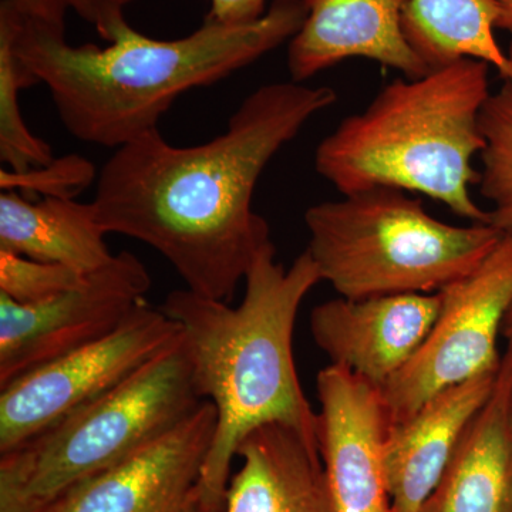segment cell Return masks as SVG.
<instances>
[{"label": "cell", "instance_id": "1", "mask_svg": "<svg viewBox=\"0 0 512 512\" xmlns=\"http://www.w3.org/2000/svg\"><path fill=\"white\" fill-rule=\"evenodd\" d=\"M338 100L330 87L265 84L229 117L227 131L177 147L158 128L116 148L101 167L93 205L106 234L156 249L188 291L229 303L271 228L252 210L276 154Z\"/></svg>", "mask_w": 512, "mask_h": 512}, {"label": "cell", "instance_id": "2", "mask_svg": "<svg viewBox=\"0 0 512 512\" xmlns=\"http://www.w3.org/2000/svg\"><path fill=\"white\" fill-rule=\"evenodd\" d=\"M306 15L302 0H274L247 25L205 19L200 29L175 40L151 39L130 26L99 47L72 46L66 35L19 12L13 46L46 84L74 138L119 148L156 130L181 94L220 83L289 42Z\"/></svg>", "mask_w": 512, "mask_h": 512}, {"label": "cell", "instance_id": "3", "mask_svg": "<svg viewBox=\"0 0 512 512\" xmlns=\"http://www.w3.org/2000/svg\"><path fill=\"white\" fill-rule=\"evenodd\" d=\"M275 255L274 242L259 252L235 308L188 289L171 292L160 306L183 329L198 396L217 409L202 468L204 504L224 507L239 444L258 427L284 424L318 446V413L296 372L293 329L302 302L322 278L308 249L289 269Z\"/></svg>", "mask_w": 512, "mask_h": 512}, {"label": "cell", "instance_id": "4", "mask_svg": "<svg viewBox=\"0 0 512 512\" xmlns=\"http://www.w3.org/2000/svg\"><path fill=\"white\" fill-rule=\"evenodd\" d=\"M490 64L463 59L394 80L320 141L315 170L342 195L376 187L419 192L458 217L490 224L471 197Z\"/></svg>", "mask_w": 512, "mask_h": 512}, {"label": "cell", "instance_id": "5", "mask_svg": "<svg viewBox=\"0 0 512 512\" xmlns=\"http://www.w3.org/2000/svg\"><path fill=\"white\" fill-rule=\"evenodd\" d=\"M308 252L343 298L436 293L477 268L504 232L447 224L399 188L376 187L305 212Z\"/></svg>", "mask_w": 512, "mask_h": 512}, {"label": "cell", "instance_id": "6", "mask_svg": "<svg viewBox=\"0 0 512 512\" xmlns=\"http://www.w3.org/2000/svg\"><path fill=\"white\" fill-rule=\"evenodd\" d=\"M204 400L183 336L113 390L0 454V512H43L191 416Z\"/></svg>", "mask_w": 512, "mask_h": 512}, {"label": "cell", "instance_id": "7", "mask_svg": "<svg viewBox=\"0 0 512 512\" xmlns=\"http://www.w3.org/2000/svg\"><path fill=\"white\" fill-rule=\"evenodd\" d=\"M439 293L440 312L429 336L382 387L392 424L448 387L500 369L497 340L512 303V232L474 271Z\"/></svg>", "mask_w": 512, "mask_h": 512}, {"label": "cell", "instance_id": "8", "mask_svg": "<svg viewBox=\"0 0 512 512\" xmlns=\"http://www.w3.org/2000/svg\"><path fill=\"white\" fill-rule=\"evenodd\" d=\"M181 336L178 322L144 299L109 335L0 387V454L110 392Z\"/></svg>", "mask_w": 512, "mask_h": 512}, {"label": "cell", "instance_id": "9", "mask_svg": "<svg viewBox=\"0 0 512 512\" xmlns=\"http://www.w3.org/2000/svg\"><path fill=\"white\" fill-rule=\"evenodd\" d=\"M146 265L130 252L46 301L18 303L0 293V387L119 328L146 299Z\"/></svg>", "mask_w": 512, "mask_h": 512}, {"label": "cell", "instance_id": "10", "mask_svg": "<svg viewBox=\"0 0 512 512\" xmlns=\"http://www.w3.org/2000/svg\"><path fill=\"white\" fill-rule=\"evenodd\" d=\"M217 409L191 416L116 466L72 488L43 512H194Z\"/></svg>", "mask_w": 512, "mask_h": 512}, {"label": "cell", "instance_id": "11", "mask_svg": "<svg viewBox=\"0 0 512 512\" xmlns=\"http://www.w3.org/2000/svg\"><path fill=\"white\" fill-rule=\"evenodd\" d=\"M316 436L339 512H393L384 444L392 421L382 389L342 366L316 377Z\"/></svg>", "mask_w": 512, "mask_h": 512}, {"label": "cell", "instance_id": "12", "mask_svg": "<svg viewBox=\"0 0 512 512\" xmlns=\"http://www.w3.org/2000/svg\"><path fill=\"white\" fill-rule=\"evenodd\" d=\"M441 306L440 293H400L320 303L311 333L330 365L342 366L382 389L427 339Z\"/></svg>", "mask_w": 512, "mask_h": 512}, {"label": "cell", "instance_id": "13", "mask_svg": "<svg viewBox=\"0 0 512 512\" xmlns=\"http://www.w3.org/2000/svg\"><path fill=\"white\" fill-rule=\"evenodd\" d=\"M308 15L289 40L288 72L303 83L343 60L362 59L416 79L429 73L403 32L406 0H302Z\"/></svg>", "mask_w": 512, "mask_h": 512}, {"label": "cell", "instance_id": "14", "mask_svg": "<svg viewBox=\"0 0 512 512\" xmlns=\"http://www.w3.org/2000/svg\"><path fill=\"white\" fill-rule=\"evenodd\" d=\"M498 370L448 387L390 426L384 464L393 512H420L468 423L493 392Z\"/></svg>", "mask_w": 512, "mask_h": 512}, {"label": "cell", "instance_id": "15", "mask_svg": "<svg viewBox=\"0 0 512 512\" xmlns=\"http://www.w3.org/2000/svg\"><path fill=\"white\" fill-rule=\"evenodd\" d=\"M237 457L222 512H339L319 447L292 427H258Z\"/></svg>", "mask_w": 512, "mask_h": 512}, {"label": "cell", "instance_id": "16", "mask_svg": "<svg viewBox=\"0 0 512 512\" xmlns=\"http://www.w3.org/2000/svg\"><path fill=\"white\" fill-rule=\"evenodd\" d=\"M420 512H512V353Z\"/></svg>", "mask_w": 512, "mask_h": 512}, {"label": "cell", "instance_id": "17", "mask_svg": "<svg viewBox=\"0 0 512 512\" xmlns=\"http://www.w3.org/2000/svg\"><path fill=\"white\" fill-rule=\"evenodd\" d=\"M104 235L93 202L52 197L32 201L16 191L0 195L2 251L89 275L114 258Z\"/></svg>", "mask_w": 512, "mask_h": 512}, {"label": "cell", "instance_id": "18", "mask_svg": "<svg viewBox=\"0 0 512 512\" xmlns=\"http://www.w3.org/2000/svg\"><path fill=\"white\" fill-rule=\"evenodd\" d=\"M497 0H406L403 32L417 57L434 70L458 60L490 64L512 79V63L495 40Z\"/></svg>", "mask_w": 512, "mask_h": 512}, {"label": "cell", "instance_id": "19", "mask_svg": "<svg viewBox=\"0 0 512 512\" xmlns=\"http://www.w3.org/2000/svg\"><path fill=\"white\" fill-rule=\"evenodd\" d=\"M19 12L12 0L0 2V160L8 170L23 173L55 160L52 147L26 126L19 94L39 79L15 52Z\"/></svg>", "mask_w": 512, "mask_h": 512}, {"label": "cell", "instance_id": "20", "mask_svg": "<svg viewBox=\"0 0 512 512\" xmlns=\"http://www.w3.org/2000/svg\"><path fill=\"white\" fill-rule=\"evenodd\" d=\"M484 147L480 153L478 187L490 202V224L512 232V79L491 92L480 117Z\"/></svg>", "mask_w": 512, "mask_h": 512}, {"label": "cell", "instance_id": "21", "mask_svg": "<svg viewBox=\"0 0 512 512\" xmlns=\"http://www.w3.org/2000/svg\"><path fill=\"white\" fill-rule=\"evenodd\" d=\"M86 275L0 249V293L18 303L46 301L79 286Z\"/></svg>", "mask_w": 512, "mask_h": 512}, {"label": "cell", "instance_id": "22", "mask_svg": "<svg viewBox=\"0 0 512 512\" xmlns=\"http://www.w3.org/2000/svg\"><path fill=\"white\" fill-rule=\"evenodd\" d=\"M23 18L39 23L53 32L66 35L67 13L76 12L93 25L101 39L114 42L130 28L123 6L114 0H12Z\"/></svg>", "mask_w": 512, "mask_h": 512}, {"label": "cell", "instance_id": "23", "mask_svg": "<svg viewBox=\"0 0 512 512\" xmlns=\"http://www.w3.org/2000/svg\"><path fill=\"white\" fill-rule=\"evenodd\" d=\"M97 177L99 175L96 173V168L87 158L70 154V156L55 158L52 163L43 167L32 168L23 173L2 170L0 187L2 191H29L30 194L43 195V198L74 200Z\"/></svg>", "mask_w": 512, "mask_h": 512}, {"label": "cell", "instance_id": "24", "mask_svg": "<svg viewBox=\"0 0 512 512\" xmlns=\"http://www.w3.org/2000/svg\"><path fill=\"white\" fill-rule=\"evenodd\" d=\"M207 20L224 25H247L266 13V0H208Z\"/></svg>", "mask_w": 512, "mask_h": 512}, {"label": "cell", "instance_id": "25", "mask_svg": "<svg viewBox=\"0 0 512 512\" xmlns=\"http://www.w3.org/2000/svg\"><path fill=\"white\" fill-rule=\"evenodd\" d=\"M501 9V18L497 29L505 30L512 36V0H497Z\"/></svg>", "mask_w": 512, "mask_h": 512}, {"label": "cell", "instance_id": "26", "mask_svg": "<svg viewBox=\"0 0 512 512\" xmlns=\"http://www.w3.org/2000/svg\"><path fill=\"white\" fill-rule=\"evenodd\" d=\"M501 335L507 339V349H510L512 353V303L510 308H508L507 313H505L503 328H501Z\"/></svg>", "mask_w": 512, "mask_h": 512}, {"label": "cell", "instance_id": "27", "mask_svg": "<svg viewBox=\"0 0 512 512\" xmlns=\"http://www.w3.org/2000/svg\"><path fill=\"white\" fill-rule=\"evenodd\" d=\"M222 508L224 507H217V505L200 503V505L197 507V510L194 512H222Z\"/></svg>", "mask_w": 512, "mask_h": 512}, {"label": "cell", "instance_id": "28", "mask_svg": "<svg viewBox=\"0 0 512 512\" xmlns=\"http://www.w3.org/2000/svg\"><path fill=\"white\" fill-rule=\"evenodd\" d=\"M114 2L119 3V5L123 6L124 8V6L128 5V3L133 2V0H114Z\"/></svg>", "mask_w": 512, "mask_h": 512}, {"label": "cell", "instance_id": "29", "mask_svg": "<svg viewBox=\"0 0 512 512\" xmlns=\"http://www.w3.org/2000/svg\"><path fill=\"white\" fill-rule=\"evenodd\" d=\"M507 55H508V57H510V60H511V63H512V42H511L510 50H508Z\"/></svg>", "mask_w": 512, "mask_h": 512}]
</instances>
